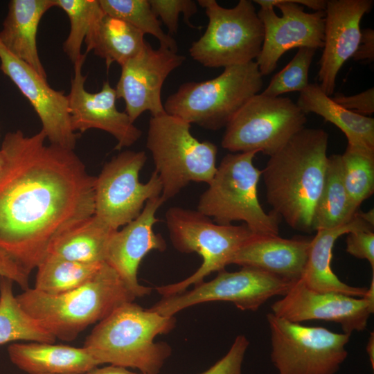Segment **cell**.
<instances>
[{"label": "cell", "instance_id": "cell-15", "mask_svg": "<svg viewBox=\"0 0 374 374\" xmlns=\"http://www.w3.org/2000/svg\"><path fill=\"white\" fill-rule=\"evenodd\" d=\"M283 299L271 306L275 316L291 322L323 320L339 323L344 333L363 331L374 312V276L366 295L353 297L334 292H319L301 279L294 282Z\"/></svg>", "mask_w": 374, "mask_h": 374}, {"label": "cell", "instance_id": "cell-12", "mask_svg": "<svg viewBox=\"0 0 374 374\" xmlns=\"http://www.w3.org/2000/svg\"><path fill=\"white\" fill-rule=\"evenodd\" d=\"M146 160L143 151L125 150L106 163L96 177L93 215L114 230L136 218L148 199L161 194L155 170L146 183L140 182Z\"/></svg>", "mask_w": 374, "mask_h": 374}, {"label": "cell", "instance_id": "cell-37", "mask_svg": "<svg viewBox=\"0 0 374 374\" xmlns=\"http://www.w3.org/2000/svg\"><path fill=\"white\" fill-rule=\"evenodd\" d=\"M346 238V251L360 259H366L374 271V233L358 230L350 232Z\"/></svg>", "mask_w": 374, "mask_h": 374}, {"label": "cell", "instance_id": "cell-23", "mask_svg": "<svg viewBox=\"0 0 374 374\" xmlns=\"http://www.w3.org/2000/svg\"><path fill=\"white\" fill-rule=\"evenodd\" d=\"M53 7H55L54 0H11L0 30L3 46L46 79L47 75L38 53L37 34L42 17Z\"/></svg>", "mask_w": 374, "mask_h": 374}, {"label": "cell", "instance_id": "cell-32", "mask_svg": "<svg viewBox=\"0 0 374 374\" xmlns=\"http://www.w3.org/2000/svg\"><path fill=\"white\" fill-rule=\"evenodd\" d=\"M103 12L134 26L144 35L156 37L160 46L177 52L176 41L166 33L148 0H99Z\"/></svg>", "mask_w": 374, "mask_h": 374}, {"label": "cell", "instance_id": "cell-42", "mask_svg": "<svg viewBox=\"0 0 374 374\" xmlns=\"http://www.w3.org/2000/svg\"><path fill=\"white\" fill-rule=\"evenodd\" d=\"M366 352L368 353L371 365L373 370L374 368V332L370 334V337L366 345Z\"/></svg>", "mask_w": 374, "mask_h": 374}, {"label": "cell", "instance_id": "cell-25", "mask_svg": "<svg viewBox=\"0 0 374 374\" xmlns=\"http://www.w3.org/2000/svg\"><path fill=\"white\" fill-rule=\"evenodd\" d=\"M296 103L305 114H316L337 126L346 136L348 145L374 150V119L345 109L319 84L310 83Z\"/></svg>", "mask_w": 374, "mask_h": 374}, {"label": "cell", "instance_id": "cell-26", "mask_svg": "<svg viewBox=\"0 0 374 374\" xmlns=\"http://www.w3.org/2000/svg\"><path fill=\"white\" fill-rule=\"evenodd\" d=\"M144 35L128 23L105 13L85 37V53L93 51L105 60L108 70L112 63L122 66L140 53L147 42Z\"/></svg>", "mask_w": 374, "mask_h": 374}, {"label": "cell", "instance_id": "cell-39", "mask_svg": "<svg viewBox=\"0 0 374 374\" xmlns=\"http://www.w3.org/2000/svg\"><path fill=\"white\" fill-rule=\"evenodd\" d=\"M29 275L9 256L0 250V277L12 280L25 290L29 288Z\"/></svg>", "mask_w": 374, "mask_h": 374}, {"label": "cell", "instance_id": "cell-29", "mask_svg": "<svg viewBox=\"0 0 374 374\" xmlns=\"http://www.w3.org/2000/svg\"><path fill=\"white\" fill-rule=\"evenodd\" d=\"M13 281L0 277V345L17 341L55 343V337L21 306Z\"/></svg>", "mask_w": 374, "mask_h": 374}, {"label": "cell", "instance_id": "cell-36", "mask_svg": "<svg viewBox=\"0 0 374 374\" xmlns=\"http://www.w3.org/2000/svg\"><path fill=\"white\" fill-rule=\"evenodd\" d=\"M249 345L244 335L237 336L226 354L200 374H242V364Z\"/></svg>", "mask_w": 374, "mask_h": 374}, {"label": "cell", "instance_id": "cell-31", "mask_svg": "<svg viewBox=\"0 0 374 374\" xmlns=\"http://www.w3.org/2000/svg\"><path fill=\"white\" fill-rule=\"evenodd\" d=\"M341 156L344 186L352 207L357 211L374 191V150L348 145Z\"/></svg>", "mask_w": 374, "mask_h": 374}, {"label": "cell", "instance_id": "cell-40", "mask_svg": "<svg viewBox=\"0 0 374 374\" xmlns=\"http://www.w3.org/2000/svg\"><path fill=\"white\" fill-rule=\"evenodd\" d=\"M355 60L373 62L374 60V30L366 28L362 30L359 46L352 57Z\"/></svg>", "mask_w": 374, "mask_h": 374}, {"label": "cell", "instance_id": "cell-24", "mask_svg": "<svg viewBox=\"0 0 374 374\" xmlns=\"http://www.w3.org/2000/svg\"><path fill=\"white\" fill-rule=\"evenodd\" d=\"M11 362L28 374H86L99 364L84 347L54 343H12L8 348Z\"/></svg>", "mask_w": 374, "mask_h": 374}, {"label": "cell", "instance_id": "cell-17", "mask_svg": "<svg viewBox=\"0 0 374 374\" xmlns=\"http://www.w3.org/2000/svg\"><path fill=\"white\" fill-rule=\"evenodd\" d=\"M87 53L82 55L74 65L71 89L67 95L71 125L74 132H84L98 129L110 134L117 141L115 149L130 147L141 136V130L134 125L125 112H120L116 105V90L108 80L103 84L100 91L89 92L84 84L87 75L82 73V66Z\"/></svg>", "mask_w": 374, "mask_h": 374}, {"label": "cell", "instance_id": "cell-35", "mask_svg": "<svg viewBox=\"0 0 374 374\" xmlns=\"http://www.w3.org/2000/svg\"><path fill=\"white\" fill-rule=\"evenodd\" d=\"M154 15L161 19L170 35L178 30L179 17L184 15L186 24L194 28H200L190 24V18L197 12V3L192 0H148Z\"/></svg>", "mask_w": 374, "mask_h": 374}, {"label": "cell", "instance_id": "cell-2", "mask_svg": "<svg viewBox=\"0 0 374 374\" xmlns=\"http://www.w3.org/2000/svg\"><path fill=\"white\" fill-rule=\"evenodd\" d=\"M328 143L325 130L304 127L269 156L262 170L273 212L297 231H314V211L324 183Z\"/></svg>", "mask_w": 374, "mask_h": 374}, {"label": "cell", "instance_id": "cell-30", "mask_svg": "<svg viewBox=\"0 0 374 374\" xmlns=\"http://www.w3.org/2000/svg\"><path fill=\"white\" fill-rule=\"evenodd\" d=\"M104 262L84 263L46 255L36 268L33 288L52 295L71 291L89 280Z\"/></svg>", "mask_w": 374, "mask_h": 374}, {"label": "cell", "instance_id": "cell-18", "mask_svg": "<svg viewBox=\"0 0 374 374\" xmlns=\"http://www.w3.org/2000/svg\"><path fill=\"white\" fill-rule=\"evenodd\" d=\"M0 70L28 100L49 143L74 150L78 134L71 127L67 95L51 87L47 79L11 54L1 42Z\"/></svg>", "mask_w": 374, "mask_h": 374}, {"label": "cell", "instance_id": "cell-5", "mask_svg": "<svg viewBox=\"0 0 374 374\" xmlns=\"http://www.w3.org/2000/svg\"><path fill=\"white\" fill-rule=\"evenodd\" d=\"M263 86L256 61L224 68L215 78L182 84L163 103L165 112L210 130L226 127Z\"/></svg>", "mask_w": 374, "mask_h": 374}, {"label": "cell", "instance_id": "cell-22", "mask_svg": "<svg viewBox=\"0 0 374 374\" xmlns=\"http://www.w3.org/2000/svg\"><path fill=\"white\" fill-rule=\"evenodd\" d=\"M373 226L363 217L362 212H357L355 217L344 224L317 231L316 235L310 240L308 260L301 280L317 292L364 297L368 288L348 285L332 271L330 267L332 248L341 235L358 230L373 231Z\"/></svg>", "mask_w": 374, "mask_h": 374}, {"label": "cell", "instance_id": "cell-38", "mask_svg": "<svg viewBox=\"0 0 374 374\" xmlns=\"http://www.w3.org/2000/svg\"><path fill=\"white\" fill-rule=\"evenodd\" d=\"M332 98L345 109L363 116H367L374 112L373 87L353 96L338 94Z\"/></svg>", "mask_w": 374, "mask_h": 374}, {"label": "cell", "instance_id": "cell-4", "mask_svg": "<svg viewBox=\"0 0 374 374\" xmlns=\"http://www.w3.org/2000/svg\"><path fill=\"white\" fill-rule=\"evenodd\" d=\"M17 299L22 308L55 339L71 341L136 296L105 262L89 280L71 291L52 295L29 287Z\"/></svg>", "mask_w": 374, "mask_h": 374}, {"label": "cell", "instance_id": "cell-33", "mask_svg": "<svg viewBox=\"0 0 374 374\" xmlns=\"http://www.w3.org/2000/svg\"><path fill=\"white\" fill-rule=\"evenodd\" d=\"M55 6L62 9L70 22L69 35L63 50L74 64L83 53L82 44L93 26L104 15L99 0H54Z\"/></svg>", "mask_w": 374, "mask_h": 374}, {"label": "cell", "instance_id": "cell-1", "mask_svg": "<svg viewBox=\"0 0 374 374\" xmlns=\"http://www.w3.org/2000/svg\"><path fill=\"white\" fill-rule=\"evenodd\" d=\"M46 139L17 130L0 148V250L28 274L55 238L94 214L96 177L74 150Z\"/></svg>", "mask_w": 374, "mask_h": 374}, {"label": "cell", "instance_id": "cell-6", "mask_svg": "<svg viewBox=\"0 0 374 374\" xmlns=\"http://www.w3.org/2000/svg\"><path fill=\"white\" fill-rule=\"evenodd\" d=\"M190 127L167 113L150 119L146 147L162 184L164 202L192 181L209 184L216 172L217 146L199 141Z\"/></svg>", "mask_w": 374, "mask_h": 374}, {"label": "cell", "instance_id": "cell-7", "mask_svg": "<svg viewBox=\"0 0 374 374\" xmlns=\"http://www.w3.org/2000/svg\"><path fill=\"white\" fill-rule=\"evenodd\" d=\"M256 152L230 153L217 167L197 211L218 224L243 221L256 235H278V215L266 213L258 199L262 170L254 166Z\"/></svg>", "mask_w": 374, "mask_h": 374}, {"label": "cell", "instance_id": "cell-34", "mask_svg": "<svg viewBox=\"0 0 374 374\" xmlns=\"http://www.w3.org/2000/svg\"><path fill=\"white\" fill-rule=\"evenodd\" d=\"M316 51L312 48H299L292 60L272 78L261 93L278 97L289 92L300 93L305 89L310 84L308 73Z\"/></svg>", "mask_w": 374, "mask_h": 374}, {"label": "cell", "instance_id": "cell-16", "mask_svg": "<svg viewBox=\"0 0 374 374\" xmlns=\"http://www.w3.org/2000/svg\"><path fill=\"white\" fill-rule=\"evenodd\" d=\"M186 57L168 48H153L147 42L136 56L121 66L115 88L116 97L125 101L132 122L143 112L152 116L166 113L161 100V89L169 74L181 66Z\"/></svg>", "mask_w": 374, "mask_h": 374}, {"label": "cell", "instance_id": "cell-43", "mask_svg": "<svg viewBox=\"0 0 374 374\" xmlns=\"http://www.w3.org/2000/svg\"><path fill=\"white\" fill-rule=\"evenodd\" d=\"M3 161H4L3 155L2 152H1V151L0 150V170L1 169V168L3 166Z\"/></svg>", "mask_w": 374, "mask_h": 374}, {"label": "cell", "instance_id": "cell-28", "mask_svg": "<svg viewBox=\"0 0 374 374\" xmlns=\"http://www.w3.org/2000/svg\"><path fill=\"white\" fill-rule=\"evenodd\" d=\"M357 211L352 207L342 177L341 156L328 157L323 188L313 216V230L328 229L350 221Z\"/></svg>", "mask_w": 374, "mask_h": 374}, {"label": "cell", "instance_id": "cell-21", "mask_svg": "<svg viewBox=\"0 0 374 374\" xmlns=\"http://www.w3.org/2000/svg\"><path fill=\"white\" fill-rule=\"evenodd\" d=\"M310 240L254 235L236 252L231 264L263 270L296 282L301 278Z\"/></svg>", "mask_w": 374, "mask_h": 374}, {"label": "cell", "instance_id": "cell-3", "mask_svg": "<svg viewBox=\"0 0 374 374\" xmlns=\"http://www.w3.org/2000/svg\"><path fill=\"white\" fill-rule=\"evenodd\" d=\"M175 323L174 316H163L133 301L127 302L98 323L83 347L99 365L158 374L172 350L166 343L154 339L171 331Z\"/></svg>", "mask_w": 374, "mask_h": 374}, {"label": "cell", "instance_id": "cell-27", "mask_svg": "<svg viewBox=\"0 0 374 374\" xmlns=\"http://www.w3.org/2000/svg\"><path fill=\"white\" fill-rule=\"evenodd\" d=\"M115 231L93 215L55 238L46 255L84 263L104 262Z\"/></svg>", "mask_w": 374, "mask_h": 374}, {"label": "cell", "instance_id": "cell-20", "mask_svg": "<svg viewBox=\"0 0 374 374\" xmlns=\"http://www.w3.org/2000/svg\"><path fill=\"white\" fill-rule=\"evenodd\" d=\"M373 0H328L324 19L323 53L318 79L321 89L332 95L341 66L356 51L361 38L362 17L373 8Z\"/></svg>", "mask_w": 374, "mask_h": 374}, {"label": "cell", "instance_id": "cell-14", "mask_svg": "<svg viewBox=\"0 0 374 374\" xmlns=\"http://www.w3.org/2000/svg\"><path fill=\"white\" fill-rule=\"evenodd\" d=\"M264 27V39L256 58L258 70L269 75L287 51L301 47L323 48L324 11L306 12L293 0H255Z\"/></svg>", "mask_w": 374, "mask_h": 374}, {"label": "cell", "instance_id": "cell-11", "mask_svg": "<svg viewBox=\"0 0 374 374\" xmlns=\"http://www.w3.org/2000/svg\"><path fill=\"white\" fill-rule=\"evenodd\" d=\"M305 115L289 98L259 93L227 124L222 146L231 152H261L271 156L305 127Z\"/></svg>", "mask_w": 374, "mask_h": 374}, {"label": "cell", "instance_id": "cell-13", "mask_svg": "<svg viewBox=\"0 0 374 374\" xmlns=\"http://www.w3.org/2000/svg\"><path fill=\"white\" fill-rule=\"evenodd\" d=\"M294 282L263 270L242 267L237 271L224 270L208 282H202L189 291L163 297L149 308L166 316H174L190 306L210 301H229L241 310L256 311L274 296H284Z\"/></svg>", "mask_w": 374, "mask_h": 374}, {"label": "cell", "instance_id": "cell-9", "mask_svg": "<svg viewBox=\"0 0 374 374\" xmlns=\"http://www.w3.org/2000/svg\"><path fill=\"white\" fill-rule=\"evenodd\" d=\"M205 10L208 25L189 48L191 57L208 68L248 63L258 57L264 39V27L250 0H240L231 8L215 0H198Z\"/></svg>", "mask_w": 374, "mask_h": 374}, {"label": "cell", "instance_id": "cell-10", "mask_svg": "<svg viewBox=\"0 0 374 374\" xmlns=\"http://www.w3.org/2000/svg\"><path fill=\"white\" fill-rule=\"evenodd\" d=\"M271 361L278 374H335L348 356L350 335L267 314Z\"/></svg>", "mask_w": 374, "mask_h": 374}, {"label": "cell", "instance_id": "cell-8", "mask_svg": "<svg viewBox=\"0 0 374 374\" xmlns=\"http://www.w3.org/2000/svg\"><path fill=\"white\" fill-rule=\"evenodd\" d=\"M166 222L175 248L181 253L196 252L202 258L198 269L186 279L157 287L163 297L186 291L190 285L203 282L215 271L231 264L238 249L255 234L245 224L222 225L197 211L178 206L169 208Z\"/></svg>", "mask_w": 374, "mask_h": 374}, {"label": "cell", "instance_id": "cell-41", "mask_svg": "<svg viewBox=\"0 0 374 374\" xmlns=\"http://www.w3.org/2000/svg\"><path fill=\"white\" fill-rule=\"evenodd\" d=\"M86 374H145L136 373L127 369V368L109 365L101 368L96 367Z\"/></svg>", "mask_w": 374, "mask_h": 374}, {"label": "cell", "instance_id": "cell-19", "mask_svg": "<svg viewBox=\"0 0 374 374\" xmlns=\"http://www.w3.org/2000/svg\"><path fill=\"white\" fill-rule=\"evenodd\" d=\"M163 203L161 195L148 199L140 215L121 230L115 231L108 243L105 262L116 271L136 298L150 294L152 290L138 281L141 260L152 250L166 249L161 235L153 230L159 221L156 212Z\"/></svg>", "mask_w": 374, "mask_h": 374}]
</instances>
